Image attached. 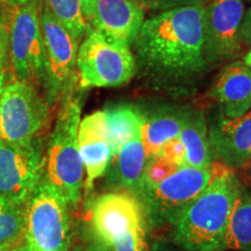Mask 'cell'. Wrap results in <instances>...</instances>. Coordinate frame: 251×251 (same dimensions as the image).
Here are the masks:
<instances>
[{"instance_id":"obj_31","label":"cell","mask_w":251,"mask_h":251,"mask_svg":"<svg viewBox=\"0 0 251 251\" xmlns=\"http://www.w3.org/2000/svg\"><path fill=\"white\" fill-rule=\"evenodd\" d=\"M27 1H29V0H0V2H1L2 5L7 6L9 8L18 7V6L26 4Z\"/></svg>"},{"instance_id":"obj_33","label":"cell","mask_w":251,"mask_h":251,"mask_svg":"<svg viewBox=\"0 0 251 251\" xmlns=\"http://www.w3.org/2000/svg\"><path fill=\"white\" fill-rule=\"evenodd\" d=\"M13 251H36V250H34L33 248L29 247V246H28V244L26 243V244H24V246H21L20 248H18V249H15V250H13Z\"/></svg>"},{"instance_id":"obj_12","label":"cell","mask_w":251,"mask_h":251,"mask_svg":"<svg viewBox=\"0 0 251 251\" xmlns=\"http://www.w3.org/2000/svg\"><path fill=\"white\" fill-rule=\"evenodd\" d=\"M81 12L91 29L128 45L134 43L144 23L137 0H81Z\"/></svg>"},{"instance_id":"obj_2","label":"cell","mask_w":251,"mask_h":251,"mask_svg":"<svg viewBox=\"0 0 251 251\" xmlns=\"http://www.w3.org/2000/svg\"><path fill=\"white\" fill-rule=\"evenodd\" d=\"M205 190L172 221L176 242L187 251H225V238L242 186L224 163H212Z\"/></svg>"},{"instance_id":"obj_8","label":"cell","mask_w":251,"mask_h":251,"mask_svg":"<svg viewBox=\"0 0 251 251\" xmlns=\"http://www.w3.org/2000/svg\"><path fill=\"white\" fill-rule=\"evenodd\" d=\"M40 0L9 8L8 68L11 77L42 85L45 46L40 21Z\"/></svg>"},{"instance_id":"obj_1","label":"cell","mask_w":251,"mask_h":251,"mask_svg":"<svg viewBox=\"0 0 251 251\" xmlns=\"http://www.w3.org/2000/svg\"><path fill=\"white\" fill-rule=\"evenodd\" d=\"M205 6L168 9L144 21L134 46L146 74L174 83L190 79L205 69Z\"/></svg>"},{"instance_id":"obj_28","label":"cell","mask_w":251,"mask_h":251,"mask_svg":"<svg viewBox=\"0 0 251 251\" xmlns=\"http://www.w3.org/2000/svg\"><path fill=\"white\" fill-rule=\"evenodd\" d=\"M9 7L0 2V64L8 63Z\"/></svg>"},{"instance_id":"obj_5","label":"cell","mask_w":251,"mask_h":251,"mask_svg":"<svg viewBox=\"0 0 251 251\" xmlns=\"http://www.w3.org/2000/svg\"><path fill=\"white\" fill-rule=\"evenodd\" d=\"M25 209L27 244L36 251H68L70 220L68 199L48 179L41 180Z\"/></svg>"},{"instance_id":"obj_20","label":"cell","mask_w":251,"mask_h":251,"mask_svg":"<svg viewBox=\"0 0 251 251\" xmlns=\"http://www.w3.org/2000/svg\"><path fill=\"white\" fill-rule=\"evenodd\" d=\"M113 156L124 144L142 133V114L130 105H115L103 111Z\"/></svg>"},{"instance_id":"obj_10","label":"cell","mask_w":251,"mask_h":251,"mask_svg":"<svg viewBox=\"0 0 251 251\" xmlns=\"http://www.w3.org/2000/svg\"><path fill=\"white\" fill-rule=\"evenodd\" d=\"M243 0H211L205 6L203 52L207 64L233 58L242 49Z\"/></svg>"},{"instance_id":"obj_7","label":"cell","mask_w":251,"mask_h":251,"mask_svg":"<svg viewBox=\"0 0 251 251\" xmlns=\"http://www.w3.org/2000/svg\"><path fill=\"white\" fill-rule=\"evenodd\" d=\"M40 21L45 46L42 86L49 105L74 94L78 83L77 54L80 43L61 23L40 6Z\"/></svg>"},{"instance_id":"obj_14","label":"cell","mask_w":251,"mask_h":251,"mask_svg":"<svg viewBox=\"0 0 251 251\" xmlns=\"http://www.w3.org/2000/svg\"><path fill=\"white\" fill-rule=\"evenodd\" d=\"M77 140L86 171L85 190L90 191L96 179L107 171L113 157L103 111L94 112L80 120Z\"/></svg>"},{"instance_id":"obj_26","label":"cell","mask_w":251,"mask_h":251,"mask_svg":"<svg viewBox=\"0 0 251 251\" xmlns=\"http://www.w3.org/2000/svg\"><path fill=\"white\" fill-rule=\"evenodd\" d=\"M159 155L165 157L168 161H170L172 164L178 166V168L187 165L186 150H185L184 144L179 140V137H175V139L163 144Z\"/></svg>"},{"instance_id":"obj_30","label":"cell","mask_w":251,"mask_h":251,"mask_svg":"<svg viewBox=\"0 0 251 251\" xmlns=\"http://www.w3.org/2000/svg\"><path fill=\"white\" fill-rule=\"evenodd\" d=\"M8 77H9L8 63H4V64H0V105H1L2 91H4L5 84H6V81H7Z\"/></svg>"},{"instance_id":"obj_29","label":"cell","mask_w":251,"mask_h":251,"mask_svg":"<svg viewBox=\"0 0 251 251\" xmlns=\"http://www.w3.org/2000/svg\"><path fill=\"white\" fill-rule=\"evenodd\" d=\"M241 40L247 46H251V7L243 17L242 26H241Z\"/></svg>"},{"instance_id":"obj_15","label":"cell","mask_w":251,"mask_h":251,"mask_svg":"<svg viewBox=\"0 0 251 251\" xmlns=\"http://www.w3.org/2000/svg\"><path fill=\"white\" fill-rule=\"evenodd\" d=\"M209 143L222 163L242 168L251 161V109L235 119L221 117L212 125Z\"/></svg>"},{"instance_id":"obj_27","label":"cell","mask_w":251,"mask_h":251,"mask_svg":"<svg viewBox=\"0 0 251 251\" xmlns=\"http://www.w3.org/2000/svg\"><path fill=\"white\" fill-rule=\"evenodd\" d=\"M142 7L152 11H168V9L184 7L190 5H205L211 0H137Z\"/></svg>"},{"instance_id":"obj_34","label":"cell","mask_w":251,"mask_h":251,"mask_svg":"<svg viewBox=\"0 0 251 251\" xmlns=\"http://www.w3.org/2000/svg\"><path fill=\"white\" fill-rule=\"evenodd\" d=\"M153 251H175L170 249V248L168 247H164V246H161V244H157V246L155 247V249H153Z\"/></svg>"},{"instance_id":"obj_22","label":"cell","mask_w":251,"mask_h":251,"mask_svg":"<svg viewBox=\"0 0 251 251\" xmlns=\"http://www.w3.org/2000/svg\"><path fill=\"white\" fill-rule=\"evenodd\" d=\"M58 23H61L72 34L78 42H81L91 28L81 12V0H40Z\"/></svg>"},{"instance_id":"obj_25","label":"cell","mask_w":251,"mask_h":251,"mask_svg":"<svg viewBox=\"0 0 251 251\" xmlns=\"http://www.w3.org/2000/svg\"><path fill=\"white\" fill-rule=\"evenodd\" d=\"M114 251H148L144 228L134 229L115 238L112 243Z\"/></svg>"},{"instance_id":"obj_35","label":"cell","mask_w":251,"mask_h":251,"mask_svg":"<svg viewBox=\"0 0 251 251\" xmlns=\"http://www.w3.org/2000/svg\"><path fill=\"white\" fill-rule=\"evenodd\" d=\"M9 246H11V244H4V246H0V251H9Z\"/></svg>"},{"instance_id":"obj_18","label":"cell","mask_w":251,"mask_h":251,"mask_svg":"<svg viewBox=\"0 0 251 251\" xmlns=\"http://www.w3.org/2000/svg\"><path fill=\"white\" fill-rule=\"evenodd\" d=\"M147 156L142 137L137 136L121 147L112 157L107 170L115 190H129L139 193Z\"/></svg>"},{"instance_id":"obj_24","label":"cell","mask_w":251,"mask_h":251,"mask_svg":"<svg viewBox=\"0 0 251 251\" xmlns=\"http://www.w3.org/2000/svg\"><path fill=\"white\" fill-rule=\"evenodd\" d=\"M177 169L178 166L172 164L162 155L147 158L139 193L143 194L151 191L152 188L158 186L162 181H164L166 178L170 177L172 174H175Z\"/></svg>"},{"instance_id":"obj_19","label":"cell","mask_w":251,"mask_h":251,"mask_svg":"<svg viewBox=\"0 0 251 251\" xmlns=\"http://www.w3.org/2000/svg\"><path fill=\"white\" fill-rule=\"evenodd\" d=\"M179 140L186 150L187 165L211 168L213 151L207 135V122L201 112L186 109Z\"/></svg>"},{"instance_id":"obj_11","label":"cell","mask_w":251,"mask_h":251,"mask_svg":"<svg viewBox=\"0 0 251 251\" xmlns=\"http://www.w3.org/2000/svg\"><path fill=\"white\" fill-rule=\"evenodd\" d=\"M212 169L184 165L149 192L143 193L150 212L172 222L208 185Z\"/></svg>"},{"instance_id":"obj_9","label":"cell","mask_w":251,"mask_h":251,"mask_svg":"<svg viewBox=\"0 0 251 251\" xmlns=\"http://www.w3.org/2000/svg\"><path fill=\"white\" fill-rule=\"evenodd\" d=\"M43 166L39 142L19 146L0 139V197L25 205L40 184Z\"/></svg>"},{"instance_id":"obj_32","label":"cell","mask_w":251,"mask_h":251,"mask_svg":"<svg viewBox=\"0 0 251 251\" xmlns=\"http://www.w3.org/2000/svg\"><path fill=\"white\" fill-rule=\"evenodd\" d=\"M243 63L247 65V67H249L251 69V50L248 54L244 56V59H243Z\"/></svg>"},{"instance_id":"obj_17","label":"cell","mask_w":251,"mask_h":251,"mask_svg":"<svg viewBox=\"0 0 251 251\" xmlns=\"http://www.w3.org/2000/svg\"><path fill=\"white\" fill-rule=\"evenodd\" d=\"M186 109L161 107L142 113V143L147 158L159 155L163 144L180 134Z\"/></svg>"},{"instance_id":"obj_3","label":"cell","mask_w":251,"mask_h":251,"mask_svg":"<svg viewBox=\"0 0 251 251\" xmlns=\"http://www.w3.org/2000/svg\"><path fill=\"white\" fill-rule=\"evenodd\" d=\"M80 113L81 102L78 97L71 94L62 100L45 161L48 180L62 191L71 205L79 201L83 188L84 165L77 140Z\"/></svg>"},{"instance_id":"obj_6","label":"cell","mask_w":251,"mask_h":251,"mask_svg":"<svg viewBox=\"0 0 251 251\" xmlns=\"http://www.w3.org/2000/svg\"><path fill=\"white\" fill-rule=\"evenodd\" d=\"M37 87L8 77L0 105V139L19 146L39 142L49 121L50 105Z\"/></svg>"},{"instance_id":"obj_13","label":"cell","mask_w":251,"mask_h":251,"mask_svg":"<svg viewBox=\"0 0 251 251\" xmlns=\"http://www.w3.org/2000/svg\"><path fill=\"white\" fill-rule=\"evenodd\" d=\"M142 206L134 196L124 192L103 194L91 209L93 233L102 246L112 247L113 241L129 230L144 228Z\"/></svg>"},{"instance_id":"obj_21","label":"cell","mask_w":251,"mask_h":251,"mask_svg":"<svg viewBox=\"0 0 251 251\" xmlns=\"http://www.w3.org/2000/svg\"><path fill=\"white\" fill-rule=\"evenodd\" d=\"M251 251V193L243 188L235 201L227 234L225 250Z\"/></svg>"},{"instance_id":"obj_16","label":"cell","mask_w":251,"mask_h":251,"mask_svg":"<svg viewBox=\"0 0 251 251\" xmlns=\"http://www.w3.org/2000/svg\"><path fill=\"white\" fill-rule=\"evenodd\" d=\"M212 94L221 106L222 117L246 114L251 109V69L241 61L230 63L220 72Z\"/></svg>"},{"instance_id":"obj_23","label":"cell","mask_w":251,"mask_h":251,"mask_svg":"<svg viewBox=\"0 0 251 251\" xmlns=\"http://www.w3.org/2000/svg\"><path fill=\"white\" fill-rule=\"evenodd\" d=\"M26 213L24 205L0 197V246L11 244L25 233Z\"/></svg>"},{"instance_id":"obj_4","label":"cell","mask_w":251,"mask_h":251,"mask_svg":"<svg viewBox=\"0 0 251 251\" xmlns=\"http://www.w3.org/2000/svg\"><path fill=\"white\" fill-rule=\"evenodd\" d=\"M136 70V58L128 43L93 29L80 42L77 54L80 89L125 85Z\"/></svg>"},{"instance_id":"obj_36","label":"cell","mask_w":251,"mask_h":251,"mask_svg":"<svg viewBox=\"0 0 251 251\" xmlns=\"http://www.w3.org/2000/svg\"><path fill=\"white\" fill-rule=\"evenodd\" d=\"M248 1H251V0H248Z\"/></svg>"}]
</instances>
